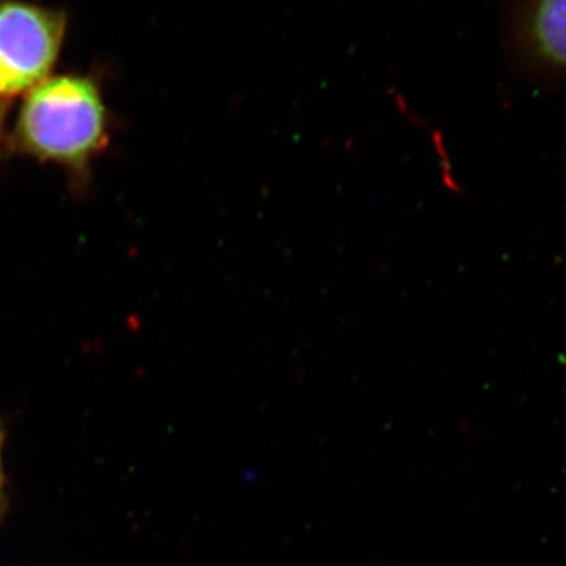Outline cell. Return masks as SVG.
Returning <instances> with one entry per match:
<instances>
[{"mask_svg": "<svg viewBox=\"0 0 566 566\" xmlns=\"http://www.w3.org/2000/svg\"><path fill=\"white\" fill-rule=\"evenodd\" d=\"M106 140V111L91 80L59 76L32 88L17 123L18 145L43 161L82 166Z\"/></svg>", "mask_w": 566, "mask_h": 566, "instance_id": "6da1fadb", "label": "cell"}, {"mask_svg": "<svg viewBox=\"0 0 566 566\" xmlns=\"http://www.w3.org/2000/svg\"><path fill=\"white\" fill-rule=\"evenodd\" d=\"M63 29L61 14L29 3H0V98L46 81L61 51Z\"/></svg>", "mask_w": 566, "mask_h": 566, "instance_id": "7a4b0ae2", "label": "cell"}, {"mask_svg": "<svg viewBox=\"0 0 566 566\" xmlns=\"http://www.w3.org/2000/svg\"><path fill=\"white\" fill-rule=\"evenodd\" d=\"M532 39L542 57L566 66V0H539L532 21Z\"/></svg>", "mask_w": 566, "mask_h": 566, "instance_id": "3957f363", "label": "cell"}, {"mask_svg": "<svg viewBox=\"0 0 566 566\" xmlns=\"http://www.w3.org/2000/svg\"><path fill=\"white\" fill-rule=\"evenodd\" d=\"M0 495H2V474H0Z\"/></svg>", "mask_w": 566, "mask_h": 566, "instance_id": "277c9868", "label": "cell"}, {"mask_svg": "<svg viewBox=\"0 0 566 566\" xmlns=\"http://www.w3.org/2000/svg\"><path fill=\"white\" fill-rule=\"evenodd\" d=\"M0 439H2V436H0Z\"/></svg>", "mask_w": 566, "mask_h": 566, "instance_id": "5b68a950", "label": "cell"}]
</instances>
